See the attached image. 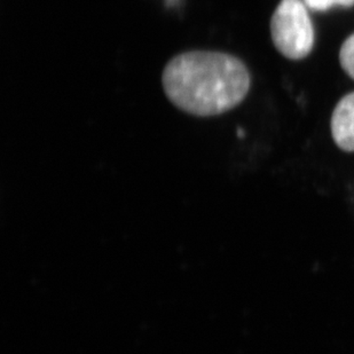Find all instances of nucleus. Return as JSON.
Returning <instances> with one entry per match:
<instances>
[{
    "label": "nucleus",
    "instance_id": "f257e3e1",
    "mask_svg": "<svg viewBox=\"0 0 354 354\" xmlns=\"http://www.w3.org/2000/svg\"><path fill=\"white\" fill-rule=\"evenodd\" d=\"M162 85L167 99L180 111L210 118L232 111L244 100L250 88V75L234 55L191 50L167 62Z\"/></svg>",
    "mask_w": 354,
    "mask_h": 354
},
{
    "label": "nucleus",
    "instance_id": "f03ea898",
    "mask_svg": "<svg viewBox=\"0 0 354 354\" xmlns=\"http://www.w3.org/2000/svg\"><path fill=\"white\" fill-rule=\"evenodd\" d=\"M271 35L277 50L290 60L311 53L315 30L303 0H281L272 17Z\"/></svg>",
    "mask_w": 354,
    "mask_h": 354
},
{
    "label": "nucleus",
    "instance_id": "7ed1b4c3",
    "mask_svg": "<svg viewBox=\"0 0 354 354\" xmlns=\"http://www.w3.org/2000/svg\"><path fill=\"white\" fill-rule=\"evenodd\" d=\"M331 133L338 147L354 151V92L338 102L331 118Z\"/></svg>",
    "mask_w": 354,
    "mask_h": 354
},
{
    "label": "nucleus",
    "instance_id": "20e7f679",
    "mask_svg": "<svg viewBox=\"0 0 354 354\" xmlns=\"http://www.w3.org/2000/svg\"><path fill=\"white\" fill-rule=\"evenodd\" d=\"M339 62L345 73L354 80V34L342 45Z\"/></svg>",
    "mask_w": 354,
    "mask_h": 354
},
{
    "label": "nucleus",
    "instance_id": "39448f33",
    "mask_svg": "<svg viewBox=\"0 0 354 354\" xmlns=\"http://www.w3.org/2000/svg\"><path fill=\"white\" fill-rule=\"evenodd\" d=\"M310 10L315 12H324L335 6L352 7L354 0H303Z\"/></svg>",
    "mask_w": 354,
    "mask_h": 354
}]
</instances>
